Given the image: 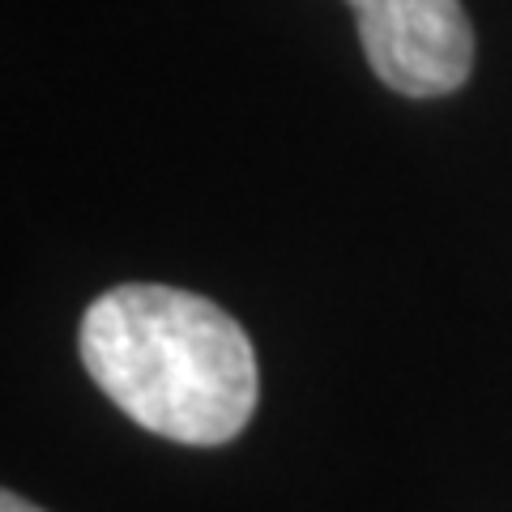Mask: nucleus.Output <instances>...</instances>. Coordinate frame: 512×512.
<instances>
[{
  "label": "nucleus",
  "instance_id": "f257e3e1",
  "mask_svg": "<svg viewBox=\"0 0 512 512\" xmlns=\"http://www.w3.org/2000/svg\"><path fill=\"white\" fill-rule=\"evenodd\" d=\"M90 380L137 427L175 444H227L248 427L261 376L244 325L205 295L124 282L82 316Z\"/></svg>",
  "mask_w": 512,
  "mask_h": 512
},
{
  "label": "nucleus",
  "instance_id": "f03ea898",
  "mask_svg": "<svg viewBox=\"0 0 512 512\" xmlns=\"http://www.w3.org/2000/svg\"><path fill=\"white\" fill-rule=\"evenodd\" d=\"M372 73L406 99H440L470 82L474 30L461 0H346Z\"/></svg>",
  "mask_w": 512,
  "mask_h": 512
},
{
  "label": "nucleus",
  "instance_id": "7ed1b4c3",
  "mask_svg": "<svg viewBox=\"0 0 512 512\" xmlns=\"http://www.w3.org/2000/svg\"><path fill=\"white\" fill-rule=\"evenodd\" d=\"M0 512H43V508H35L30 500H22L18 491H5V495H0Z\"/></svg>",
  "mask_w": 512,
  "mask_h": 512
}]
</instances>
